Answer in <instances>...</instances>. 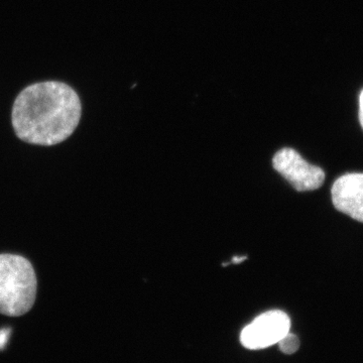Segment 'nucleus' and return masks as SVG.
Instances as JSON below:
<instances>
[{"label":"nucleus","mask_w":363,"mask_h":363,"mask_svg":"<svg viewBox=\"0 0 363 363\" xmlns=\"http://www.w3.org/2000/svg\"><path fill=\"white\" fill-rule=\"evenodd\" d=\"M279 350L285 354H293L298 350L300 341L295 334L289 332L281 340L279 341Z\"/></svg>","instance_id":"6"},{"label":"nucleus","mask_w":363,"mask_h":363,"mask_svg":"<svg viewBox=\"0 0 363 363\" xmlns=\"http://www.w3.org/2000/svg\"><path fill=\"white\" fill-rule=\"evenodd\" d=\"M247 259V257H234L233 262H234V264H240V262H242L243 260H245Z\"/></svg>","instance_id":"9"},{"label":"nucleus","mask_w":363,"mask_h":363,"mask_svg":"<svg viewBox=\"0 0 363 363\" xmlns=\"http://www.w3.org/2000/svg\"><path fill=\"white\" fill-rule=\"evenodd\" d=\"M80 98L65 83H35L21 91L13 108V125L21 140L33 145L63 143L81 118Z\"/></svg>","instance_id":"1"},{"label":"nucleus","mask_w":363,"mask_h":363,"mask_svg":"<svg viewBox=\"0 0 363 363\" xmlns=\"http://www.w3.org/2000/svg\"><path fill=\"white\" fill-rule=\"evenodd\" d=\"M9 335H11V329L6 328L0 330V350L6 347L9 342Z\"/></svg>","instance_id":"7"},{"label":"nucleus","mask_w":363,"mask_h":363,"mask_svg":"<svg viewBox=\"0 0 363 363\" xmlns=\"http://www.w3.org/2000/svg\"><path fill=\"white\" fill-rule=\"evenodd\" d=\"M290 329L291 320L288 315L279 310H272L259 315L243 328L240 342L247 350H264L279 343Z\"/></svg>","instance_id":"4"},{"label":"nucleus","mask_w":363,"mask_h":363,"mask_svg":"<svg viewBox=\"0 0 363 363\" xmlns=\"http://www.w3.org/2000/svg\"><path fill=\"white\" fill-rule=\"evenodd\" d=\"M37 288V276L30 260L11 253L0 255V314H26L35 304Z\"/></svg>","instance_id":"2"},{"label":"nucleus","mask_w":363,"mask_h":363,"mask_svg":"<svg viewBox=\"0 0 363 363\" xmlns=\"http://www.w3.org/2000/svg\"><path fill=\"white\" fill-rule=\"evenodd\" d=\"M359 121L363 130V90L359 96Z\"/></svg>","instance_id":"8"},{"label":"nucleus","mask_w":363,"mask_h":363,"mask_svg":"<svg viewBox=\"0 0 363 363\" xmlns=\"http://www.w3.org/2000/svg\"><path fill=\"white\" fill-rule=\"evenodd\" d=\"M332 201L338 211L363 222V174H346L334 183Z\"/></svg>","instance_id":"5"},{"label":"nucleus","mask_w":363,"mask_h":363,"mask_svg":"<svg viewBox=\"0 0 363 363\" xmlns=\"http://www.w3.org/2000/svg\"><path fill=\"white\" fill-rule=\"evenodd\" d=\"M272 164L298 192L317 190L324 183L323 169L305 161L295 150L285 149L277 152Z\"/></svg>","instance_id":"3"}]
</instances>
